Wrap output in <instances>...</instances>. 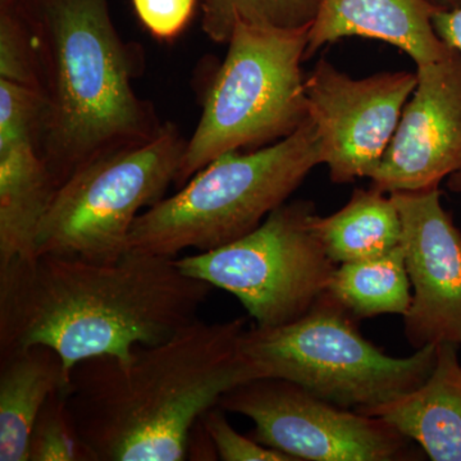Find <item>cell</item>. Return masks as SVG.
I'll return each mask as SVG.
<instances>
[{
	"mask_svg": "<svg viewBox=\"0 0 461 461\" xmlns=\"http://www.w3.org/2000/svg\"><path fill=\"white\" fill-rule=\"evenodd\" d=\"M315 230L338 266L384 256L402 245V217L393 196L372 186L355 190L336 213L318 215Z\"/></svg>",
	"mask_w": 461,
	"mask_h": 461,
	"instance_id": "obj_17",
	"label": "cell"
},
{
	"mask_svg": "<svg viewBox=\"0 0 461 461\" xmlns=\"http://www.w3.org/2000/svg\"><path fill=\"white\" fill-rule=\"evenodd\" d=\"M142 25L159 41L177 38L189 23L196 0H132Z\"/></svg>",
	"mask_w": 461,
	"mask_h": 461,
	"instance_id": "obj_23",
	"label": "cell"
},
{
	"mask_svg": "<svg viewBox=\"0 0 461 461\" xmlns=\"http://www.w3.org/2000/svg\"><path fill=\"white\" fill-rule=\"evenodd\" d=\"M437 2L442 3L445 5L444 8H454L460 5L461 0H437Z\"/></svg>",
	"mask_w": 461,
	"mask_h": 461,
	"instance_id": "obj_26",
	"label": "cell"
},
{
	"mask_svg": "<svg viewBox=\"0 0 461 461\" xmlns=\"http://www.w3.org/2000/svg\"><path fill=\"white\" fill-rule=\"evenodd\" d=\"M453 344L437 345L423 384L393 402L362 411L411 439L433 461H461V364Z\"/></svg>",
	"mask_w": 461,
	"mask_h": 461,
	"instance_id": "obj_15",
	"label": "cell"
},
{
	"mask_svg": "<svg viewBox=\"0 0 461 461\" xmlns=\"http://www.w3.org/2000/svg\"><path fill=\"white\" fill-rule=\"evenodd\" d=\"M186 142L171 123L148 141L96 158L57 187L36 254L114 262L129 253L136 218L176 181Z\"/></svg>",
	"mask_w": 461,
	"mask_h": 461,
	"instance_id": "obj_7",
	"label": "cell"
},
{
	"mask_svg": "<svg viewBox=\"0 0 461 461\" xmlns=\"http://www.w3.org/2000/svg\"><path fill=\"white\" fill-rule=\"evenodd\" d=\"M438 8L429 0H321L306 59L339 39L360 36L399 48L417 66L435 62L450 50L433 27Z\"/></svg>",
	"mask_w": 461,
	"mask_h": 461,
	"instance_id": "obj_14",
	"label": "cell"
},
{
	"mask_svg": "<svg viewBox=\"0 0 461 461\" xmlns=\"http://www.w3.org/2000/svg\"><path fill=\"white\" fill-rule=\"evenodd\" d=\"M311 27L271 29L239 23L205 94L198 126L186 142L175 184L184 186L215 158L268 147L308 120L305 77Z\"/></svg>",
	"mask_w": 461,
	"mask_h": 461,
	"instance_id": "obj_6",
	"label": "cell"
},
{
	"mask_svg": "<svg viewBox=\"0 0 461 461\" xmlns=\"http://www.w3.org/2000/svg\"><path fill=\"white\" fill-rule=\"evenodd\" d=\"M247 318L194 321L131 357L75 364L67 403L96 461H182L191 432L224 393L250 381L241 354Z\"/></svg>",
	"mask_w": 461,
	"mask_h": 461,
	"instance_id": "obj_2",
	"label": "cell"
},
{
	"mask_svg": "<svg viewBox=\"0 0 461 461\" xmlns=\"http://www.w3.org/2000/svg\"><path fill=\"white\" fill-rule=\"evenodd\" d=\"M62 357L45 345L0 355V460L29 461L30 436L48 399L68 384Z\"/></svg>",
	"mask_w": 461,
	"mask_h": 461,
	"instance_id": "obj_16",
	"label": "cell"
},
{
	"mask_svg": "<svg viewBox=\"0 0 461 461\" xmlns=\"http://www.w3.org/2000/svg\"><path fill=\"white\" fill-rule=\"evenodd\" d=\"M321 0H202L203 30L218 44H227L239 23L299 30L311 27Z\"/></svg>",
	"mask_w": 461,
	"mask_h": 461,
	"instance_id": "obj_19",
	"label": "cell"
},
{
	"mask_svg": "<svg viewBox=\"0 0 461 461\" xmlns=\"http://www.w3.org/2000/svg\"><path fill=\"white\" fill-rule=\"evenodd\" d=\"M402 222V248L411 304L405 338L420 350L461 346V232L441 204L438 187L391 193Z\"/></svg>",
	"mask_w": 461,
	"mask_h": 461,
	"instance_id": "obj_11",
	"label": "cell"
},
{
	"mask_svg": "<svg viewBox=\"0 0 461 461\" xmlns=\"http://www.w3.org/2000/svg\"><path fill=\"white\" fill-rule=\"evenodd\" d=\"M432 23L438 38L461 54V3L454 8L437 9Z\"/></svg>",
	"mask_w": 461,
	"mask_h": 461,
	"instance_id": "obj_24",
	"label": "cell"
},
{
	"mask_svg": "<svg viewBox=\"0 0 461 461\" xmlns=\"http://www.w3.org/2000/svg\"><path fill=\"white\" fill-rule=\"evenodd\" d=\"M47 93L0 80V266L36 254V235L56 193L42 156Z\"/></svg>",
	"mask_w": 461,
	"mask_h": 461,
	"instance_id": "obj_13",
	"label": "cell"
},
{
	"mask_svg": "<svg viewBox=\"0 0 461 461\" xmlns=\"http://www.w3.org/2000/svg\"><path fill=\"white\" fill-rule=\"evenodd\" d=\"M417 83V74L405 71L355 80L324 58L318 60L305 77L306 103L330 180L371 178Z\"/></svg>",
	"mask_w": 461,
	"mask_h": 461,
	"instance_id": "obj_10",
	"label": "cell"
},
{
	"mask_svg": "<svg viewBox=\"0 0 461 461\" xmlns=\"http://www.w3.org/2000/svg\"><path fill=\"white\" fill-rule=\"evenodd\" d=\"M2 2V7H9V5H14L16 0H0Z\"/></svg>",
	"mask_w": 461,
	"mask_h": 461,
	"instance_id": "obj_27",
	"label": "cell"
},
{
	"mask_svg": "<svg viewBox=\"0 0 461 461\" xmlns=\"http://www.w3.org/2000/svg\"><path fill=\"white\" fill-rule=\"evenodd\" d=\"M213 288L176 258L138 251L114 262L14 259L0 266V355L50 346L68 372L90 357L126 360L198 320Z\"/></svg>",
	"mask_w": 461,
	"mask_h": 461,
	"instance_id": "obj_1",
	"label": "cell"
},
{
	"mask_svg": "<svg viewBox=\"0 0 461 461\" xmlns=\"http://www.w3.org/2000/svg\"><path fill=\"white\" fill-rule=\"evenodd\" d=\"M415 74L417 87L369 178L387 194L438 187L461 168V54L450 48Z\"/></svg>",
	"mask_w": 461,
	"mask_h": 461,
	"instance_id": "obj_12",
	"label": "cell"
},
{
	"mask_svg": "<svg viewBox=\"0 0 461 461\" xmlns=\"http://www.w3.org/2000/svg\"><path fill=\"white\" fill-rule=\"evenodd\" d=\"M29 461H96L72 418L65 390L54 393L39 412L30 436Z\"/></svg>",
	"mask_w": 461,
	"mask_h": 461,
	"instance_id": "obj_20",
	"label": "cell"
},
{
	"mask_svg": "<svg viewBox=\"0 0 461 461\" xmlns=\"http://www.w3.org/2000/svg\"><path fill=\"white\" fill-rule=\"evenodd\" d=\"M11 8L0 14V80L45 91L44 65L32 33Z\"/></svg>",
	"mask_w": 461,
	"mask_h": 461,
	"instance_id": "obj_21",
	"label": "cell"
},
{
	"mask_svg": "<svg viewBox=\"0 0 461 461\" xmlns=\"http://www.w3.org/2000/svg\"><path fill=\"white\" fill-rule=\"evenodd\" d=\"M320 165V140L309 118L268 147L215 158L175 195L136 218L130 250L176 258L186 249L203 253L244 238Z\"/></svg>",
	"mask_w": 461,
	"mask_h": 461,
	"instance_id": "obj_4",
	"label": "cell"
},
{
	"mask_svg": "<svg viewBox=\"0 0 461 461\" xmlns=\"http://www.w3.org/2000/svg\"><path fill=\"white\" fill-rule=\"evenodd\" d=\"M42 60L50 115L42 156L58 186L96 158L148 141L163 124L136 95L139 54L108 0H42Z\"/></svg>",
	"mask_w": 461,
	"mask_h": 461,
	"instance_id": "obj_3",
	"label": "cell"
},
{
	"mask_svg": "<svg viewBox=\"0 0 461 461\" xmlns=\"http://www.w3.org/2000/svg\"><path fill=\"white\" fill-rule=\"evenodd\" d=\"M317 217L312 202L285 203L244 238L176 264L238 297L256 326H284L313 308L338 267L315 230Z\"/></svg>",
	"mask_w": 461,
	"mask_h": 461,
	"instance_id": "obj_8",
	"label": "cell"
},
{
	"mask_svg": "<svg viewBox=\"0 0 461 461\" xmlns=\"http://www.w3.org/2000/svg\"><path fill=\"white\" fill-rule=\"evenodd\" d=\"M355 320L326 291L299 320L245 330L241 354L251 379H286L359 412L426 382L435 366L437 345L415 350L411 357H390L364 338Z\"/></svg>",
	"mask_w": 461,
	"mask_h": 461,
	"instance_id": "obj_5",
	"label": "cell"
},
{
	"mask_svg": "<svg viewBox=\"0 0 461 461\" xmlns=\"http://www.w3.org/2000/svg\"><path fill=\"white\" fill-rule=\"evenodd\" d=\"M203 426L223 461H295L288 455L256 441L253 437L240 435L218 406L202 418Z\"/></svg>",
	"mask_w": 461,
	"mask_h": 461,
	"instance_id": "obj_22",
	"label": "cell"
},
{
	"mask_svg": "<svg viewBox=\"0 0 461 461\" xmlns=\"http://www.w3.org/2000/svg\"><path fill=\"white\" fill-rule=\"evenodd\" d=\"M447 186L448 189L455 191V193H461V168L454 172L453 175L448 176Z\"/></svg>",
	"mask_w": 461,
	"mask_h": 461,
	"instance_id": "obj_25",
	"label": "cell"
},
{
	"mask_svg": "<svg viewBox=\"0 0 461 461\" xmlns=\"http://www.w3.org/2000/svg\"><path fill=\"white\" fill-rule=\"evenodd\" d=\"M218 408L253 420L256 441L295 461H409L426 455L381 418L341 408L286 379H250L224 393Z\"/></svg>",
	"mask_w": 461,
	"mask_h": 461,
	"instance_id": "obj_9",
	"label": "cell"
},
{
	"mask_svg": "<svg viewBox=\"0 0 461 461\" xmlns=\"http://www.w3.org/2000/svg\"><path fill=\"white\" fill-rule=\"evenodd\" d=\"M327 294L357 320L408 313L411 284L402 245L390 253L336 267Z\"/></svg>",
	"mask_w": 461,
	"mask_h": 461,
	"instance_id": "obj_18",
	"label": "cell"
}]
</instances>
